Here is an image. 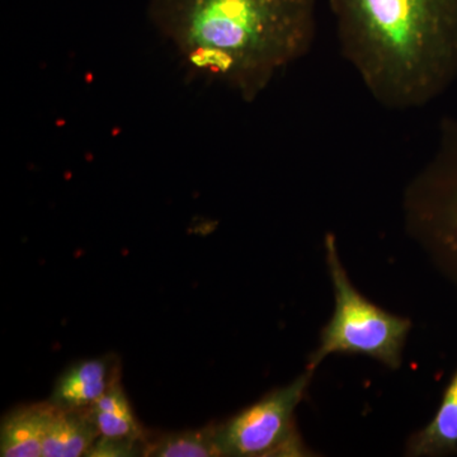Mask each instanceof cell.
<instances>
[{
    "instance_id": "obj_11",
    "label": "cell",
    "mask_w": 457,
    "mask_h": 457,
    "mask_svg": "<svg viewBox=\"0 0 457 457\" xmlns=\"http://www.w3.org/2000/svg\"><path fill=\"white\" fill-rule=\"evenodd\" d=\"M143 456L149 457H219L224 456L219 425L203 427L200 429H188L165 433L152 440H145Z\"/></svg>"
},
{
    "instance_id": "obj_9",
    "label": "cell",
    "mask_w": 457,
    "mask_h": 457,
    "mask_svg": "<svg viewBox=\"0 0 457 457\" xmlns=\"http://www.w3.org/2000/svg\"><path fill=\"white\" fill-rule=\"evenodd\" d=\"M98 438L87 408L55 407L45 436L42 457L88 456Z\"/></svg>"
},
{
    "instance_id": "obj_6",
    "label": "cell",
    "mask_w": 457,
    "mask_h": 457,
    "mask_svg": "<svg viewBox=\"0 0 457 457\" xmlns=\"http://www.w3.org/2000/svg\"><path fill=\"white\" fill-rule=\"evenodd\" d=\"M117 361L108 357L74 363L57 378L50 402L57 408L84 409L119 383Z\"/></svg>"
},
{
    "instance_id": "obj_7",
    "label": "cell",
    "mask_w": 457,
    "mask_h": 457,
    "mask_svg": "<svg viewBox=\"0 0 457 457\" xmlns=\"http://www.w3.org/2000/svg\"><path fill=\"white\" fill-rule=\"evenodd\" d=\"M54 411L55 405L49 400L9 411L0 427V456L42 457L45 436Z\"/></svg>"
},
{
    "instance_id": "obj_2",
    "label": "cell",
    "mask_w": 457,
    "mask_h": 457,
    "mask_svg": "<svg viewBox=\"0 0 457 457\" xmlns=\"http://www.w3.org/2000/svg\"><path fill=\"white\" fill-rule=\"evenodd\" d=\"M342 56L378 106L420 110L457 80V0H329Z\"/></svg>"
},
{
    "instance_id": "obj_8",
    "label": "cell",
    "mask_w": 457,
    "mask_h": 457,
    "mask_svg": "<svg viewBox=\"0 0 457 457\" xmlns=\"http://www.w3.org/2000/svg\"><path fill=\"white\" fill-rule=\"evenodd\" d=\"M405 455L449 457L457 455V369L442 394L440 405L428 425L409 437Z\"/></svg>"
},
{
    "instance_id": "obj_10",
    "label": "cell",
    "mask_w": 457,
    "mask_h": 457,
    "mask_svg": "<svg viewBox=\"0 0 457 457\" xmlns=\"http://www.w3.org/2000/svg\"><path fill=\"white\" fill-rule=\"evenodd\" d=\"M99 437L110 440L145 441L128 396L120 383L114 384L97 402L87 408Z\"/></svg>"
},
{
    "instance_id": "obj_1",
    "label": "cell",
    "mask_w": 457,
    "mask_h": 457,
    "mask_svg": "<svg viewBox=\"0 0 457 457\" xmlns=\"http://www.w3.org/2000/svg\"><path fill=\"white\" fill-rule=\"evenodd\" d=\"M147 13L192 73L254 101L311 51L317 0H149Z\"/></svg>"
},
{
    "instance_id": "obj_4",
    "label": "cell",
    "mask_w": 457,
    "mask_h": 457,
    "mask_svg": "<svg viewBox=\"0 0 457 457\" xmlns=\"http://www.w3.org/2000/svg\"><path fill=\"white\" fill-rule=\"evenodd\" d=\"M324 248L335 293V312L321 329L318 347L309 357L306 369L317 371L318 366L332 354H361L390 370H399L413 327L411 319L385 311L354 287L333 234L326 237Z\"/></svg>"
},
{
    "instance_id": "obj_5",
    "label": "cell",
    "mask_w": 457,
    "mask_h": 457,
    "mask_svg": "<svg viewBox=\"0 0 457 457\" xmlns=\"http://www.w3.org/2000/svg\"><path fill=\"white\" fill-rule=\"evenodd\" d=\"M315 371L306 369L293 383L278 387L219 425L224 456L311 457L296 425V409L308 394Z\"/></svg>"
},
{
    "instance_id": "obj_3",
    "label": "cell",
    "mask_w": 457,
    "mask_h": 457,
    "mask_svg": "<svg viewBox=\"0 0 457 457\" xmlns=\"http://www.w3.org/2000/svg\"><path fill=\"white\" fill-rule=\"evenodd\" d=\"M409 237L457 294V114L441 123L431 158L403 195Z\"/></svg>"
}]
</instances>
